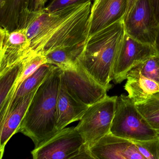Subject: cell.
I'll use <instances>...</instances> for the list:
<instances>
[{"instance_id":"obj_23","label":"cell","mask_w":159,"mask_h":159,"mask_svg":"<svg viewBox=\"0 0 159 159\" xmlns=\"http://www.w3.org/2000/svg\"><path fill=\"white\" fill-rule=\"evenodd\" d=\"M93 0H52L49 5L44 8L48 12L57 11L70 5L92 2Z\"/></svg>"},{"instance_id":"obj_10","label":"cell","mask_w":159,"mask_h":159,"mask_svg":"<svg viewBox=\"0 0 159 159\" xmlns=\"http://www.w3.org/2000/svg\"><path fill=\"white\" fill-rule=\"evenodd\" d=\"M33 54L25 29L9 31L1 27L0 75Z\"/></svg>"},{"instance_id":"obj_20","label":"cell","mask_w":159,"mask_h":159,"mask_svg":"<svg viewBox=\"0 0 159 159\" xmlns=\"http://www.w3.org/2000/svg\"><path fill=\"white\" fill-rule=\"evenodd\" d=\"M135 104L139 111L159 134V93Z\"/></svg>"},{"instance_id":"obj_9","label":"cell","mask_w":159,"mask_h":159,"mask_svg":"<svg viewBox=\"0 0 159 159\" xmlns=\"http://www.w3.org/2000/svg\"><path fill=\"white\" fill-rule=\"evenodd\" d=\"M156 54L153 45L140 42L125 33L113 66L112 80L120 84L132 69Z\"/></svg>"},{"instance_id":"obj_19","label":"cell","mask_w":159,"mask_h":159,"mask_svg":"<svg viewBox=\"0 0 159 159\" xmlns=\"http://www.w3.org/2000/svg\"><path fill=\"white\" fill-rule=\"evenodd\" d=\"M25 59L0 75V107L4 105L13 90L23 70Z\"/></svg>"},{"instance_id":"obj_2","label":"cell","mask_w":159,"mask_h":159,"mask_svg":"<svg viewBox=\"0 0 159 159\" xmlns=\"http://www.w3.org/2000/svg\"><path fill=\"white\" fill-rule=\"evenodd\" d=\"M62 70L56 66L36 91L17 131L37 148L57 132L56 107Z\"/></svg>"},{"instance_id":"obj_6","label":"cell","mask_w":159,"mask_h":159,"mask_svg":"<svg viewBox=\"0 0 159 159\" xmlns=\"http://www.w3.org/2000/svg\"><path fill=\"white\" fill-rule=\"evenodd\" d=\"M34 159H93L75 127L63 128L31 151Z\"/></svg>"},{"instance_id":"obj_8","label":"cell","mask_w":159,"mask_h":159,"mask_svg":"<svg viewBox=\"0 0 159 159\" xmlns=\"http://www.w3.org/2000/svg\"><path fill=\"white\" fill-rule=\"evenodd\" d=\"M123 21L125 33L140 42L153 46L159 26L149 0H137Z\"/></svg>"},{"instance_id":"obj_22","label":"cell","mask_w":159,"mask_h":159,"mask_svg":"<svg viewBox=\"0 0 159 159\" xmlns=\"http://www.w3.org/2000/svg\"><path fill=\"white\" fill-rule=\"evenodd\" d=\"M145 159H159V136L143 141H132Z\"/></svg>"},{"instance_id":"obj_13","label":"cell","mask_w":159,"mask_h":159,"mask_svg":"<svg viewBox=\"0 0 159 159\" xmlns=\"http://www.w3.org/2000/svg\"><path fill=\"white\" fill-rule=\"evenodd\" d=\"M88 107L68 92L61 76L56 107L57 131L73 122L80 120Z\"/></svg>"},{"instance_id":"obj_14","label":"cell","mask_w":159,"mask_h":159,"mask_svg":"<svg viewBox=\"0 0 159 159\" xmlns=\"http://www.w3.org/2000/svg\"><path fill=\"white\" fill-rule=\"evenodd\" d=\"M38 90V89H37ZM25 97L17 102L1 122L0 152L1 158L4 153V148L9 139L17 131L30 105L37 90Z\"/></svg>"},{"instance_id":"obj_26","label":"cell","mask_w":159,"mask_h":159,"mask_svg":"<svg viewBox=\"0 0 159 159\" xmlns=\"http://www.w3.org/2000/svg\"><path fill=\"white\" fill-rule=\"evenodd\" d=\"M137 1V0H127V9H126V13L125 16V17L128 14V13L131 11V9H132Z\"/></svg>"},{"instance_id":"obj_5","label":"cell","mask_w":159,"mask_h":159,"mask_svg":"<svg viewBox=\"0 0 159 159\" xmlns=\"http://www.w3.org/2000/svg\"><path fill=\"white\" fill-rule=\"evenodd\" d=\"M117 96L106 97L89 106L75 127L88 150L110 132Z\"/></svg>"},{"instance_id":"obj_4","label":"cell","mask_w":159,"mask_h":159,"mask_svg":"<svg viewBox=\"0 0 159 159\" xmlns=\"http://www.w3.org/2000/svg\"><path fill=\"white\" fill-rule=\"evenodd\" d=\"M110 133L131 141L149 140L159 136L139 111L135 103L125 94L117 96Z\"/></svg>"},{"instance_id":"obj_7","label":"cell","mask_w":159,"mask_h":159,"mask_svg":"<svg viewBox=\"0 0 159 159\" xmlns=\"http://www.w3.org/2000/svg\"><path fill=\"white\" fill-rule=\"evenodd\" d=\"M61 77L68 92L88 106L107 96L108 90L95 80L79 61L73 66L62 70Z\"/></svg>"},{"instance_id":"obj_3","label":"cell","mask_w":159,"mask_h":159,"mask_svg":"<svg viewBox=\"0 0 159 159\" xmlns=\"http://www.w3.org/2000/svg\"><path fill=\"white\" fill-rule=\"evenodd\" d=\"M125 34L123 20L89 35L79 59L88 73L108 90L112 72Z\"/></svg>"},{"instance_id":"obj_28","label":"cell","mask_w":159,"mask_h":159,"mask_svg":"<svg viewBox=\"0 0 159 159\" xmlns=\"http://www.w3.org/2000/svg\"><path fill=\"white\" fill-rule=\"evenodd\" d=\"M101 1V0H94V2L93 3V5H92V8H94L95 6H96Z\"/></svg>"},{"instance_id":"obj_27","label":"cell","mask_w":159,"mask_h":159,"mask_svg":"<svg viewBox=\"0 0 159 159\" xmlns=\"http://www.w3.org/2000/svg\"><path fill=\"white\" fill-rule=\"evenodd\" d=\"M153 46H154V49L156 51V53L158 56H159V27Z\"/></svg>"},{"instance_id":"obj_16","label":"cell","mask_w":159,"mask_h":159,"mask_svg":"<svg viewBox=\"0 0 159 159\" xmlns=\"http://www.w3.org/2000/svg\"><path fill=\"white\" fill-rule=\"evenodd\" d=\"M124 89L135 104L159 93V84L132 69L126 76Z\"/></svg>"},{"instance_id":"obj_12","label":"cell","mask_w":159,"mask_h":159,"mask_svg":"<svg viewBox=\"0 0 159 159\" xmlns=\"http://www.w3.org/2000/svg\"><path fill=\"white\" fill-rule=\"evenodd\" d=\"M127 9V0H101L92 8L90 35L123 20Z\"/></svg>"},{"instance_id":"obj_11","label":"cell","mask_w":159,"mask_h":159,"mask_svg":"<svg viewBox=\"0 0 159 159\" xmlns=\"http://www.w3.org/2000/svg\"><path fill=\"white\" fill-rule=\"evenodd\" d=\"M93 159H145L133 141L109 133L90 148Z\"/></svg>"},{"instance_id":"obj_17","label":"cell","mask_w":159,"mask_h":159,"mask_svg":"<svg viewBox=\"0 0 159 159\" xmlns=\"http://www.w3.org/2000/svg\"><path fill=\"white\" fill-rule=\"evenodd\" d=\"M56 66L50 63L43 64L20 84L16 92L6 113L3 118L1 119V122L3 120L8 111L17 102L38 89Z\"/></svg>"},{"instance_id":"obj_25","label":"cell","mask_w":159,"mask_h":159,"mask_svg":"<svg viewBox=\"0 0 159 159\" xmlns=\"http://www.w3.org/2000/svg\"><path fill=\"white\" fill-rule=\"evenodd\" d=\"M155 19L159 26V0H149Z\"/></svg>"},{"instance_id":"obj_29","label":"cell","mask_w":159,"mask_h":159,"mask_svg":"<svg viewBox=\"0 0 159 159\" xmlns=\"http://www.w3.org/2000/svg\"><path fill=\"white\" fill-rule=\"evenodd\" d=\"M44 2H45V3H46V2H47V1H48V0H44Z\"/></svg>"},{"instance_id":"obj_21","label":"cell","mask_w":159,"mask_h":159,"mask_svg":"<svg viewBox=\"0 0 159 159\" xmlns=\"http://www.w3.org/2000/svg\"><path fill=\"white\" fill-rule=\"evenodd\" d=\"M159 84V56L156 54L133 68Z\"/></svg>"},{"instance_id":"obj_1","label":"cell","mask_w":159,"mask_h":159,"mask_svg":"<svg viewBox=\"0 0 159 159\" xmlns=\"http://www.w3.org/2000/svg\"><path fill=\"white\" fill-rule=\"evenodd\" d=\"M92 2L57 11H30L25 28L32 53L45 56L58 48H84L90 35Z\"/></svg>"},{"instance_id":"obj_24","label":"cell","mask_w":159,"mask_h":159,"mask_svg":"<svg viewBox=\"0 0 159 159\" xmlns=\"http://www.w3.org/2000/svg\"><path fill=\"white\" fill-rule=\"evenodd\" d=\"M44 0H30L29 10L30 11H36L45 8Z\"/></svg>"},{"instance_id":"obj_15","label":"cell","mask_w":159,"mask_h":159,"mask_svg":"<svg viewBox=\"0 0 159 159\" xmlns=\"http://www.w3.org/2000/svg\"><path fill=\"white\" fill-rule=\"evenodd\" d=\"M30 0H0V26L9 31L25 28Z\"/></svg>"},{"instance_id":"obj_18","label":"cell","mask_w":159,"mask_h":159,"mask_svg":"<svg viewBox=\"0 0 159 159\" xmlns=\"http://www.w3.org/2000/svg\"><path fill=\"white\" fill-rule=\"evenodd\" d=\"M84 48H61L45 55L47 62L63 70L75 66L83 52Z\"/></svg>"}]
</instances>
